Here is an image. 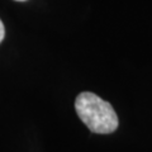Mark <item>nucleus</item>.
Segmentation results:
<instances>
[{"label":"nucleus","instance_id":"obj_3","mask_svg":"<svg viewBox=\"0 0 152 152\" xmlns=\"http://www.w3.org/2000/svg\"><path fill=\"white\" fill-rule=\"evenodd\" d=\"M18 1H23V0H18Z\"/></svg>","mask_w":152,"mask_h":152},{"label":"nucleus","instance_id":"obj_1","mask_svg":"<svg viewBox=\"0 0 152 152\" xmlns=\"http://www.w3.org/2000/svg\"><path fill=\"white\" fill-rule=\"evenodd\" d=\"M75 109L84 124L94 133L108 134L118 128V117L113 107L94 93L79 94Z\"/></svg>","mask_w":152,"mask_h":152},{"label":"nucleus","instance_id":"obj_2","mask_svg":"<svg viewBox=\"0 0 152 152\" xmlns=\"http://www.w3.org/2000/svg\"><path fill=\"white\" fill-rule=\"evenodd\" d=\"M4 36H5V28H4L3 22L0 20V43H1V41L4 39Z\"/></svg>","mask_w":152,"mask_h":152}]
</instances>
